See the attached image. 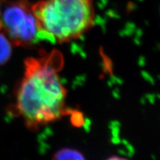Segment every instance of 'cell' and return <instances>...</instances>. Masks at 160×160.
<instances>
[{"label": "cell", "instance_id": "1", "mask_svg": "<svg viewBox=\"0 0 160 160\" xmlns=\"http://www.w3.org/2000/svg\"><path fill=\"white\" fill-rule=\"evenodd\" d=\"M63 65V56L58 50L25 60L11 110L31 131L55 122L68 113V92L59 75Z\"/></svg>", "mask_w": 160, "mask_h": 160}, {"label": "cell", "instance_id": "2", "mask_svg": "<svg viewBox=\"0 0 160 160\" xmlns=\"http://www.w3.org/2000/svg\"><path fill=\"white\" fill-rule=\"evenodd\" d=\"M32 11L40 35L58 44L80 39L95 24L93 0H39Z\"/></svg>", "mask_w": 160, "mask_h": 160}, {"label": "cell", "instance_id": "3", "mask_svg": "<svg viewBox=\"0 0 160 160\" xmlns=\"http://www.w3.org/2000/svg\"><path fill=\"white\" fill-rule=\"evenodd\" d=\"M1 21L2 28L14 45L30 47L38 42L40 33L29 0L7 2Z\"/></svg>", "mask_w": 160, "mask_h": 160}, {"label": "cell", "instance_id": "4", "mask_svg": "<svg viewBox=\"0 0 160 160\" xmlns=\"http://www.w3.org/2000/svg\"><path fill=\"white\" fill-rule=\"evenodd\" d=\"M51 160H86V158L79 150L64 148L56 152Z\"/></svg>", "mask_w": 160, "mask_h": 160}, {"label": "cell", "instance_id": "5", "mask_svg": "<svg viewBox=\"0 0 160 160\" xmlns=\"http://www.w3.org/2000/svg\"><path fill=\"white\" fill-rule=\"evenodd\" d=\"M12 43L4 33H0V65H2L11 58Z\"/></svg>", "mask_w": 160, "mask_h": 160}, {"label": "cell", "instance_id": "6", "mask_svg": "<svg viewBox=\"0 0 160 160\" xmlns=\"http://www.w3.org/2000/svg\"><path fill=\"white\" fill-rule=\"evenodd\" d=\"M105 160H129V159L125 157H119V156H112V157L108 158V159Z\"/></svg>", "mask_w": 160, "mask_h": 160}, {"label": "cell", "instance_id": "7", "mask_svg": "<svg viewBox=\"0 0 160 160\" xmlns=\"http://www.w3.org/2000/svg\"><path fill=\"white\" fill-rule=\"evenodd\" d=\"M5 0H0V9H1V5ZM2 29V21H1V11H0V30Z\"/></svg>", "mask_w": 160, "mask_h": 160}]
</instances>
